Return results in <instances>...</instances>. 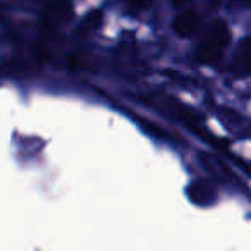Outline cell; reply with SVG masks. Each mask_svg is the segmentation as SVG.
<instances>
[{
  "mask_svg": "<svg viewBox=\"0 0 251 251\" xmlns=\"http://www.w3.org/2000/svg\"><path fill=\"white\" fill-rule=\"evenodd\" d=\"M188 196L195 205L210 206L217 201V188L206 179H198L188 188Z\"/></svg>",
  "mask_w": 251,
  "mask_h": 251,
  "instance_id": "3957f363",
  "label": "cell"
},
{
  "mask_svg": "<svg viewBox=\"0 0 251 251\" xmlns=\"http://www.w3.org/2000/svg\"><path fill=\"white\" fill-rule=\"evenodd\" d=\"M189 2H191V0H172V5H174V7H184Z\"/></svg>",
  "mask_w": 251,
  "mask_h": 251,
  "instance_id": "8fae6325",
  "label": "cell"
},
{
  "mask_svg": "<svg viewBox=\"0 0 251 251\" xmlns=\"http://www.w3.org/2000/svg\"><path fill=\"white\" fill-rule=\"evenodd\" d=\"M232 2L236 5H244V7H248V5H250V7H251V0H232Z\"/></svg>",
  "mask_w": 251,
  "mask_h": 251,
  "instance_id": "7c38bea8",
  "label": "cell"
},
{
  "mask_svg": "<svg viewBox=\"0 0 251 251\" xmlns=\"http://www.w3.org/2000/svg\"><path fill=\"white\" fill-rule=\"evenodd\" d=\"M200 23H201L200 16L196 14L195 11L188 9V11H182L181 14L174 19V31L177 33L179 36H182V38H188V36L195 35V33L198 31Z\"/></svg>",
  "mask_w": 251,
  "mask_h": 251,
  "instance_id": "277c9868",
  "label": "cell"
},
{
  "mask_svg": "<svg viewBox=\"0 0 251 251\" xmlns=\"http://www.w3.org/2000/svg\"><path fill=\"white\" fill-rule=\"evenodd\" d=\"M222 5V0H205V7L208 12H217Z\"/></svg>",
  "mask_w": 251,
  "mask_h": 251,
  "instance_id": "30bf717a",
  "label": "cell"
},
{
  "mask_svg": "<svg viewBox=\"0 0 251 251\" xmlns=\"http://www.w3.org/2000/svg\"><path fill=\"white\" fill-rule=\"evenodd\" d=\"M127 2H129L131 7L138 9V11H143V9H147L150 5L151 0H127Z\"/></svg>",
  "mask_w": 251,
  "mask_h": 251,
  "instance_id": "9c48e42d",
  "label": "cell"
},
{
  "mask_svg": "<svg viewBox=\"0 0 251 251\" xmlns=\"http://www.w3.org/2000/svg\"><path fill=\"white\" fill-rule=\"evenodd\" d=\"M73 14V7H71L69 0H55L49 7L43 11L42 16V29L45 35H50L55 31L62 23H66Z\"/></svg>",
  "mask_w": 251,
  "mask_h": 251,
  "instance_id": "7a4b0ae2",
  "label": "cell"
},
{
  "mask_svg": "<svg viewBox=\"0 0 251 251\" xmlns=\"http://www.w3.org/2000/svg\"><path fill=\"white\" fill-rule=\"evenodd\" d=\"M136 121L140 122L141 126H143V129L147 131V133L153 134L155 138H167L169 136V134L165 133V131L162 129V127H158V126L155 124V122H150V121H147L145 117H138V115H136Z\"/></svg>",
  "mask_w": 251,
  "mask_h": 251,
  "instance_id": "52a82bcc",
  "label": "cell"
},
{
  "mask_svg": "<svg viewBox=\"0 0 251 251\" xmlns=\"http://www.w3.org/2000/svg\"><path fill=\"white\" fill-rule=\"evenodd\" d=\"M101 21H103V14H101V11H91L90 14L83 19V23L79 25V29H77V31H79L81 35L91 33L101 25Z\"/></svg>",
  "mask_w": 251,
  "mask_h": 251,
  "instance_id": "8992f818",
  "label": "cell"
},
{
  "mask_svg": "<svg viewBox=\"0 0 251 251\" xmlns=\"http://www.w3.org/2000/svg\"><path fill=\"white\" fill-rule=\"evenodd\" d=\"M33 52H35V57L38 62H49L50 60V50L47 49V45H43V43H36Z\"/></svg>",
  "mask_w": 251,
  "mask_h": 251,
  "instance_id": "ba28073f",
  "label": "cell"
},
{
  "mask_svg": "<svg viewBox=\"0 0 251 251\" xmlns=\"http://www.w3.org/2000/svg\"><path fill=\"white\" fill-rule=\"evenodd\" d=\"M234 67L237 73L251 76V36L244 38L237 47L236 57H234Z\"/></svg>",
  "mask_w": 251,
  "mask_h": 251,
  "instance_id": "5b68a950",
  "label": "cell"
},
{
  "mask_svg": "<svg viewBox=\"0 0 251 251\" xmlns=\"http://www.w3.org/2000/svg\"><path fill=\"white\" fill-rule=\"evenodd\" d=\"M230 42V31L227 28V25L220 19L213 21L206 29L205 38L201 40V43L196 49V60L200 64H212L219 62V59L222 57L224 50L227 49Z\"/></svg>",
  "mask_w": 251,
  "mask_h": 251,
  "instance_id": "6da1fadb",
  "label": "cell"
}]
</instances>
